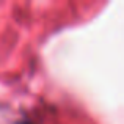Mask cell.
Returning <instances> with one entry per match:
<instances>
[{
    "label": "cell",
    "instance_id": "obj_1",
    "mask_svg": "<svg viewBox=\"0 0 124 124\" xmlns=\"http://www.w3.org/2000/svg\"><path fill=\"white\" fill-rule=\"evenodd\" d=\"M16 124H33L31 121H28V119H25V118H22V119H19Z\"/></svg>",
    "mask_w": 124,
    "mask_h": 124
}]
</instances>
